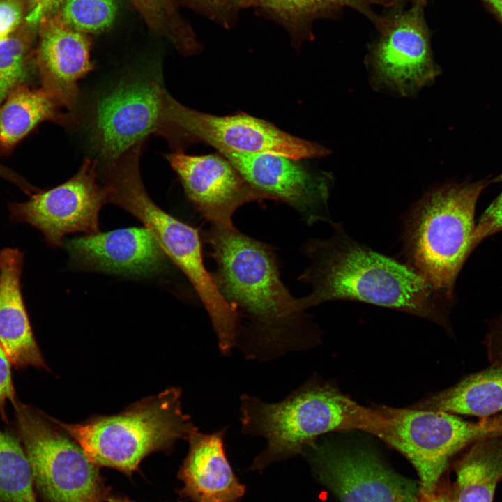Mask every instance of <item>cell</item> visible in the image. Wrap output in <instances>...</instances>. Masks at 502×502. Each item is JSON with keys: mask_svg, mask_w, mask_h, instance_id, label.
Instances as JSON below:
<instances>
[{"mask_svg": "<svg viewBox=\"0 0 502 502\" xmlns=\"http://www.w3.org/2000/svg\"><path fill=\"white\" fill-rule=\"evenodd\" d=\"M203 236L217 265L212 275L220 292L248 320L237 342L247 357L268 360L318 340L315 326L282 282L272 246L234 225H211Z\"/></svg>", "mask_w": 502, "mask_h": 502, "instance_id": "cell-1", "label": "cell"}, {"mask_svg": "<svg viewBox=\"0 0 502 502\" xmlns=\"http://www.w3.org/2000/svg\"><path fill=\"white\" fill-rule=\"evenodd\" d=\"M330 224L333 234L328 239H310L302 248L310 264L298 280L312 288L298 298L303 311L327 301H354L416 315L451 330L453 301L407 263L354 240L340 222Z\"/></svg>", "mask_w": 502, "mask_h": 502, "instance_id": "cell-2", "label": "cell"}, {"mask_svg": "<svg viewBox=\"0 0 502 502\" xmlns=\"http://www.w3.org/2000/svg\"><path fill=\"white\" fill-rule=\"evenodd\" d=\"M240 421L244 434L266 439L264 455L274 459L298 453L332 432L359 429L378 436L384 417L379 406H362L312 377L278 402L241 395Z\"/></svg>", "mask_w": 502, "mask_h": 502, "instance_id": "cell-3", "label": "cell"}, {"mask_svg": "<svg viewBox=\"0 0 502 502\" xmlns=\"http://www.w3.org/2000/svg\"><path fill=\"white\" fill-rule=\"evenodd\" d=\"M494 179L450 182L427 192L406 213L402 253L439 292L454 301V287L472 253L478 199Z\"/></svg>", "mask_w": 502, "mask_h": 502, "instance_id": "cell-4", "label": "cell"}, {"mask_svg": "<svg viewBox=\"0 0 502 502\" xmlns=\"http://www.w3.org/2000/svg\"><path fill=\"white\" fill-rule=\"evenodd\" d=\"M181 390L172 387L136 402L125 411L82 423L50 418L83 449L98 466L132 475L153 452L167 451L196 428L181 405Z\"/></svg>", "mask_w": 502, "mask_h": 502, "instance_id": "cell-5", "label": "cell"}, {"mask_svg": "<svg viewBox=\"0 0 502 502\" xmlns=\"http://www.w3.org/2000/svg\"><path fill=\"white\" fill-rule=\"evenodd\" d=\"M144 143L137 144L103 167L108 202L132 214L151 231L166 256L186 276L206 312L218 313L226 306V301L204 266L199 229L160 208L144 186L139 169Z\"/></svg>", "mask_w": 502, "mask_h": 502, "instance_id": "cell-6", "label": "cell"}, {"mask_svg": "<svg viewBox=\"0 0 502 502\" xmlns=\"http://www.w3.org/2000/svg\"><path fill=\"white\" fill-rule=\"evenodd\" d=\"M13 406L38 502H105L99 466L81 446L45 413L18 400Z\"/></svg>", "mask_w": 502, "mask_h": 502, "instance_id": "cell-7", "label": "cell"}, {"mask_svg": "<svg viewBox=\"0 0 502 502\" xmlns=\"http://www.w3.org/2000/svg\"><path fill=\"white\" fill-rule=\"evenodd\" d=\"M165 89L155 73H135L97 100L90 126L92 145L107 166L151 135L174 149L175 132L165 115Z\"/></svg>", "mask_w": 502, "mask_h": 502, "instance_id": "cell-8", "label": "cell"}, {"mask_svg": "<svg viewBox=\"0 0 502 502\" xmlns=\"http://www.w3.org/2000/svg\"><path fill=\"white\" fill-rule=\"evenodd\" d=\"M165 115L176 131L183 149L201 142L218 151L270 153L297 160L322 158L330 153L317 143L294 136L268 121L243 112L216 116L192 109L168 91L165 96Z\"/></svg>", "mask_w": 502, "mask_h": 502, "instance_id": "cell-9", "label": "cell"}, {"mask_svg": "<svg viewBox=\"0 0 502 502\" xmlns=\"http://www.w3.org/2000/svg\"><path fill=\"white\" fill-rule=\"evenodd\" d=\"M379 407L385 418L379 438L413 464L420 477V492L435 489L451 457L487 436L478 422H468L455 414L413 407Z\"/></svg>", "mask_w": 502, "mask_h": 502, "instance_id": "cell-10", "label": "cell"}, {"mask_svg": "<svg viewBox=\"0 0 502 502\" xmlns=\"http://www.w3.org/2000/svg\"><path fill=\"white\" fill-rule=\"evenodd\" d=\"M98 162L86 158L69 180L47 190H40L24 202L8 206L10 219L38 229L51 246L63 245L69 234L99 232V213L108 203V191L98 182Z\"/></svg>", "mask_w": 502, "mask_h": 502, "instance_id": "cell-11", "label": "cell"}, {"mask_svg": "<svg viewBox=\"0 0 502 502\" xmlns=\"http://www.w3.org/2000/svg\"><path fill=\"white\" fill-rule=\"evenodd\" d=\"M424 5L416 1L409 10L389 19L381 31L370 56L375 86L400 96H413L441 73L433 59Z\"/></svg>", "mask_w": 502, "mask_h": 502, "instance_id": "cell-12", "label": "cell"}, {"mask_svg": "<svg viewBox=\"0 0 502 502\" xmlns=\"http://www.w3.org/2000/svg\"><path fill=\"white\" fill-rule=\"evenodd\" d=\"M218 153L266 199L289 204L309 225L333 222L328 205L331 185L329 174L280 155L228 150Z\"/></svg>", "mask_w": 502, "mask_h": 502, "instance_id": "cell-13", "label": "cell"}, {"mask_svg": "<svg viewBox=\"0 0 502 502\" xmlns=\"http://www.w3.org/2000/svg\"><path fill=\"white\" fill-rule=\"evenodd\" d=\"M165 158L188 200L211 225L233 226L232 216L239 207L266 199L219 153L191 155L174 151Z\"/></svg>", "mask_w": 502, "mask_h": 502, "instance_id": "cell-14", "label": "cell"}, {"mask_svg": "<svg viewBox=\"0 0 502 502\" xmlns=\"http://www.w3.org/2000/svg\"><path fill=\"white\" fill-rule=\"evenodd\" d=\"M317 457L341 502H419L420 485L386 468L365 450L321 446Z\"/></svg>", "mask_w": 502, "mask_h": 502, "instance_id": "cell-15", "label": "cell"}, {"mask_svg": "<svg viewBox=\"0 0 502 502\" xmlns=\"http://www.w3.org/2000/svg\"><path fill=\"white\" fill-rule=\"evenodd\" d=\"M91 45L87 34L69 26L58 12L38 26L35 59L41 88L69 112L77 105L79 80L93 68Z\"/></svg>", "mask_w": 502, "mask_h": 502, "instance_id": "cell-16", "label": "cell"}, {"mask_svg": "<svg viewBox=\"0 0 502 502\" xmlns=\"http://www.w3.org/2000/svg\"><path fill=\"white\" fill-rule=\"evenodd\" d=\"M65 246L79 267L128 275L156 272L167 257L145 227L99 231L70 240Z\"/></svg>", "mask_w": 502, "mask_h": 502, "instance_id": "cell-17", "label": "cell"}, {"mask_svg": "<svg viewBox=\"0 0 502 502\" xmlns=\"http://www.w3.org/2000/svg\"><path fill=\"white\" fill-rule=\"evenodd\" d=\"M23 254L17 248L0 251V345L17 369L49 370L34 337L21 292Z\"/></svg>", "mask_w": 502, "mask_h": 502, "instance_id": "cell-18", "label": "cell"}, {"mask_svg": "<svg viewBox=\"0 0 502 502\" xmlns=\"http://www.w3.org/2000/svg\"><path fill=\"white\" fill-rule=\"evenodd\" d=\"M226 431L204 434L196 427L187 439L189 451L180 477L183 492L195 502H235L244 492L225 452Z\"/></svg>", "mask_w": 502, "mask_h": 502, "instance_id": "cell-19", "label": "cell"}, {"mask_svg": "<svg viewBox=\"0 0 502 502\" xmlns=\"http://www.w3.org/2000/svg\"><path fill=\"white\" fill-rule=\"evenodd\" d=\"M261 15L280 25L289 34L295 48L313 39L312 24L344 7L354 9L381 30L388 18L379 15L374 6L390 7L398 0H250Z\"/></svg>", "mask_w": 502, "mask_h": 502, "instance_id": "cell-20", "label": "cell"}, {"mask_svg": "<svg viewBox=\"0 0 502 502\" xmlns=\"http://www.w3.org/2000/svg\"><path fill=\"white\" fill-rule=\"evenodd\" d=\"M61 109L41 87L28 83L15 86L0 104V151L10 152L43 121L72 130L77 128V116Z\"/></svg>", "mask_w": 502, "mask_h": 502, "instance_id": "cell-21", "label": "cell"}, {"mask_svg": "<svg viewBox=\"0 0 502 502\" xmlns=\"http://www.w3.org/2000/svg\"><path fill=\"white\" fill-rule=\"evenodd\" d=\"M413 408L487 418L502 411V364L469 374Z\"/></svg>", "mask_w": 502, "mask_h": 502, "instance_id": "cell-22", "label": "cell"}, {"mask_svg": "<svg viewBox=\"0 0 502 502\" xmlns=\"http://www.w3.org/2000/svg\"><path fill=\"white\" fill-rule=\"evenodd\" d=\"M456 502H493L502 480V434L473 442L456 466Z\"/></svg>", "mask_w": 502, "mask_h": 502, "instance_id": "cell-23", "label": "cell"}, {"mask_svg": "<svg viewBox=\"0 0 502 502\" xmlns=\"http://www.w3.org/2000/svg\"><path fill=\"white\" fill-rule=\"evenodd\" d=\"M0 502H38L31 464L22 444L1 428Z\"/></svg>", "mask_w": 502, "mask_h": 502, "instance_id": "cell-24", "label": "cell"}, {"mask_svg": "<svg viewBox=\"0 0 502 502\" xmlns=\"http://www.w3.org/2000/svg\"><path fill=\"white\" fill-rule=\"evenodd\" d=\"M149 27L165 37L182 55L200 53L202 46L181 15L176 0H130Z\"/></svg>", "mask_w": 502, "mask_h": 502, "instance_id": "cell-25", "label": "cell"}, {"mask_svg": "<svg viewBox=\"0 0 502 502\" xmlns=\"http://www.w3.org/2000/svg\"><path fill=\"white\" fill-rule=\"evenodd\" d=\"M36 29L24 24L0 41V104L13 88L28 83L37 72L33 47Z\"/></svg>", "mask_w": 502, "mask_h": 502, "instance_id": "cell-26", "label": "cell"}, {"mask_svg": "<svg viewBox=\"0 0 502 502\" xmlns=\"http://www.w3.org/2000/svg\"><path fill=\"white\" fill-rule=\"evenodd\" d=\"M71 28L97 33L111 26L116 16V0H63L58 11Z\"/></svg>", "mask_w": 502, "mask_h": 502, "instance_id": "cell-27", "label": "cell"}, {"mask_svg": "<svg viewBox=\"0 0 502 502\" xmlns=\"http://www.w3.org/2000/svg\"><path fill=\"white\" fill-rule=\"evenodd\" d=\"M187 6L223 28H231L250 0H181Z\"/></svg>", "mask_w": 502, "mask_h": 502, "instance_id": "cell-28", "label": "cell"}, {"mask_svg": "<svg viewBox=\"0 0 502 502\" xmlns=\"http://www.w3.org/2000/svg\"><path fill=\"white\" fill-rule=\"evenodd\" d=\"M495 182H502V174L494 178ZM502 231V191L492 201L482 214L472 237V248L474 249L485 239Z\"/></svg>", "mask_w": 502, "mask_h": 502, "instance_id": "cell-29", "label": "cell"}, {"mask_svg": "<svg viewBox=\"0 0 502 502\" xmlns=\"http://www.w3.org/2000/svg\"><path fill=\"white\" fill-rule=\"evenodd\" d=\"M24 8L13 0H0V41L16 33L25 24Z\"/></svg>", "mask_w": 502, "mask_h": 502, "instance_id": "cell-30", "label": "cell"}, {"mask_svg": "<svg viewBox=\"0 0 502 502\" xmlns=\"http://www.w3.org/2000/svg\"><path fill=\"white\" fill-rule=\"evenodd\" d=\"M24 9L25 24L33 29L38 28L41 21L56 13L63 0H13Z\"/></svg>", "mask_w": 502, "mask_h": 502, "instance_id": "cell-31", "label": "cell"}, {"mask_svg": "<svg viewBox=\"0 0 502 502\" xmlns=\"http://www.w3.org/2000/svg\"><path fill=\"white\" fill-rule=\"evenodd\" d=\"M11 363L0 345V414L3 420H7L4 408L7 402L13 404L16 402L11 370Z\"/></svg>", "mask_w": 502, "mask_h": 502, "instance_id": "cell-32", "label": "cell"}, {"mask_svg": "<svg viewBox=\"0 0 502 502\" xmlns=\"http://www.w3.org/2000/svg\"><path fill=\"white\" fill-rule=\"evenodd\" d=\"M484 343L491 364H502V314L490 321Z\"/></svg>", "mask_w": 502, "mask_h": 502, "instance_id": "cell-33", "label": "cell"}, {"mask_svg": "<svg viewBox=\"0 0 502 502\" xmlns=\"http://www.w3.org/2000/svg\"><path fill=\"white\" fill-rule=\"evenodd\" d=\"M419 502H456V501L455 494L439 484L430 492H420Z\"/></svg>", "mask_w": 502, "mask_h": 502, "instance_id": "cell-34", "label": "cell"}, {"mask_svg": "<svg viewBox=\"0 0 502 502\" xmlns=\"http://www.w3.org/2000/svg\"><path fill=\"white\" fill-rule=\"evenodd\" d=\"M478 424L487 436L502 434V411L494 416L481 418Z\"/></svg>", "mask_w": 502, "mask_h": 502, "instance_id": "cell-35", "label": "cell"}, {"mask_svg": "<svg viewBox=\"0 0 502 502\" xmlns=\"http://www.w3.org/2000/svg\"><path fill=\"white\" fill-rule=\"evenodd\" d=\"M0 177L15 184L26 194H29L33 189V185L29 183L24 178L1 163Z\"/></svg>", "mask_w": 502, "mask_h": 502, "instance_id": "cell-36", "label": "cell"}, {"mask_svg": "<svg viewBox=\"0 0 502 502\" xmlns=\"http://www.w3.org/2000/svg\"><path fill=\"white\" fill-rule=\"evenodd\" d=\"M502 22V0H485Z\"/></svg>", "mask_w": 502, "mask_h": 502, "instance_id": "cell-37", "label": "cell"}, {"mask_svg": "<svg viewBox=\"0 0 502 502\" xmlns=\"http://www.w3.org/2000/svg\"><path fill=\"white\" fill-rule=\"evenodd\" d=\"M105 502H135V501L130 500V499H128L126 496L113 494H111L109 492H108L106 499H105Z\"/></svg>", "mask_w": 502, "mask_h": 502, "instance_id": "cell-38", "label": "cell"}, {"mask_svg": "<svg viewBox=\"0 0 502 502\" xmlns=\"http://www.w3.org/2000/svg\"><path fill=\"white\" fill-rule=\"evenodd\" d=\"M421 1L422 3H425L426 0H415V2H416V1Z\"/></svg>", "mask_w": 502, "mask_h": 502, "instance_id": "cell-39", "label": "cell"}]
</instances>
